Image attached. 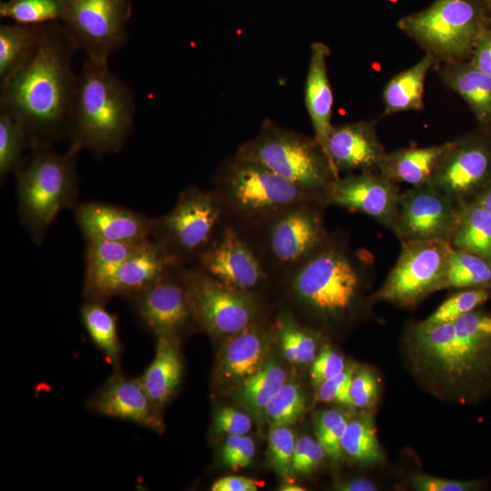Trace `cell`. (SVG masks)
Instances as JSON below:
<instances>
[{"mask_svg":"<svg viewBox=\"0 0 491 491\" xmlns=\"http://www.w3.org/2000/svg\"><path fill=\"white\" fill-rule=\"evenodd\" d=\"M78 51L61 22L47 23L32 58L0 84V111L18 120L31 149L68 136L77 82L73 56Z\"/></svg>","mask_w":491,"mask_h":491,"instance_id":"1","label":"cell"},{"mask_svg":"<svg viewBox=\"0 0 491 491\" xmlns=\"http://www.w3.org/2000/svg\"><path fill=\"white\" fill-rule=\"evenodd\" d=\"M346 367L344 357L332 349L330 346L324 345L312 361L310 368L311 381L317 387L322 383L340 375Z\"/></svg>","mask_w":491,"mask_h":491,"instance_id":"45","label":"cell"},{"mask_svg":"<svg viewBox=\"0 0 491 491\" xmlns=\"http://www.w3.org/2000/svg\"><path fill=\"white\" fill-rule=\"evenodd\" d=\"M46 24L1 25L0 84L32 58L42 41Z\"/></svg>","mask_w":491,"mask_h":491,"instance_id":"31","label":"cell"},{"mask_svg":"<svg viewBox=\"0 0 491 491\" xmlns=\"http://www.w3.org/2000/svg\"><path fill=\"white\" fill-rule=\"evenodd\" d=\"M80 320L94 346L101 352L114 370L121 369L123 346L119 338L116 316L105 302L84 300Z\"/></svg>","mask_w":491,"mask_h":491,"instance_id":"30","label":"cell"},{"mask_svg":"<svg viewBox=\"0 0 491 491\" xmlns=\"http://www.w3.org/2000/svg\"><path fill=\"white\" fill-rule=\"evenodd\" d=\"M436 62L432 55L426 53L416 64L387 82L383 90L385 115L423 109L426 77Z\"/></svg>","mask_w":491,"mask_h":491,"instance_id":"29","label":"cell"},{"mask_svg":"<svg viewBox=\"0 0 491 491\" xmlns=\"http://www.w3.org/2000/svg\"><path fill=\"white\" fill-rule=\"evenodd\" d=\"M224 224L212 190L190 185L180 192L168 212L153 217L151 239L177 265L190 266Z\"/></svg>","mask_w":491,"mask_h":491,"instance_id":"10","label":"cell"},{"mask_svg":"<svg viewBox=\"0 0 491 491\" xmlns=\"http://www.w3.org/2000/svg\"><path fill=\"white\" fill-rule=\"evenodd\" d=\"M90 412L133 423L161 434L165 430L162 410L150 399L138 377L125 376L122 369L112 375L85 402Z\"/></svg>","mask_w":491,"mask_h":491,"instance_id":"19","label":"cell"},{"mask_svg":"<svg viewBox=\"0 0 491 491\" xmlns=\"http://www.w3.org/2000/svg\"><path fill=\"white\" fill-rule=\"evenodd\" d=\"M452 141L427 184L459 205L472 200L491 177V143L479 135Z\"/></svg>","mask_w":491,"mask_h":491,"instance_id":"18","label":"cell"},{"mask_svg":"<svg viewBox=\"0 0 491 491\" xmlns=\"http://www.w3.org/2000/svg\"><path fill=\"white\" fill-rule=\"evenodd\" d=\"M325 455V450L317 440L309 436H302L296 443L292 471L301 475L309 474L321 464Z\"/></svg>","mask_w":491,"mask_h":491,"instance_id":"46","label":"cell"},{"mask_svg":"<svg viewBox=\"0 0 491 491\" xmlns=\"http://www.w3.org/2000/svg\"><path fill=\"white\" fill-rule=\"evenodd\" d=\"M374 270V258L352 247L346 233L329 232L325 243L276 287L302 314L322 323L349 318Z\"/></svg>","mask_w":491,"mask_h":491,"instance_id":"2","label":"cell"},{"mask_svg":"<svg viewBox=\"0 0 491 491\" xmlns=\"http://www.w3.org/2000/svg\"><path fill=\"white\" fill-rule=\"evenodd\" d=\"M267 457L283 477H287L292 471L293 456L296 448V436L288 426L270 427L267 437Z\"/></svg>","mask_w":491,"mask_h":491,"instance_id":"42","label":"cell"},{"mask_svg":"<svg viewBox=\"0 0 491 491\" xmlns=\"http://www.w3.org/2000/svg\"><path fill=\"white\" fill-rule=\"evenodd\" d=\"M274 332L285 357L291 363H312L317 342L314 333L302 326L286 309H280L273 322Z\"/></svg>","mask_w":491,"mask_h":491,"instance_id":"34","label":"cell"},{"mask_svg":"<svg viewBox=\"0 0 491 491\" xmlns=\"http://www.w3.org/2000/svg\"><path fill=\"white\" fill-rule=\"evenodd\" d=\"M236 155L261 164L323 201L331 183L339 177L315 137L270 119L264 120L259 133L240 145Z\"/></svg>","mask_w":491,"mask_h":491,"instance_id":"7","label":"cell"},{"mask_svg":"<svg viewBox=\"0 0 491 491\" xmlns=\"http://www.w3.org/2000/svg\"><path fill=\"white\" fill-rule=\"evenodd\" d=\"M313 417L317 441L326 455L338 460L343 455L341 442L348 424L346 416L338 409H326L316 411Z\"/></svg>","mask_w":491,"mask_h":491,"instance_id":"40","label":"cell"},{"mask_svg":"<svg viewBox=\"0 0 491 491\" xmlns=\"http://www.w3.org/2000/svg\"><path fill=\"white\" fill-rule=\"evenodd\" d=\"M412 342L423 364L458 380L481 365L491 344V316L473 310L452 322H421L414 328Z\"/></svg>","mask_w":491,"mask_h":491,"instance_id":"9","label":"cell"},{"mask_svg":"<svg viewBox=\"0 0 491 491\" xmlns=\"http://www.w3.org/2000/svg\"><path fill=\"white\" fill-rule=\"evenodd\" d=\"M0 15L19 24H45L61 20L60 0H5Z\"/></svg>","mask_w":491,"mask_h":491,"instance_id":"39","label":"cell"},{"mask_svg":"<svg viewBox=\"0 0 491 491\" xmlns=\"http://www.w3.org/2000/svg\"><path fill=\"white\" fill-rule=\"evenodd\" d=\"M210 189L220 205L225 223L240 233L297 203L323 201L261 164L236 154L216 168Z\"/></svg>","mask_w":491,"mask_h":491,"instance_id":"4","label":"cell"},{"mask_svg":"<svg viewBox=\"0 0 491 491\" xmlns=\"http://www.w3.org/2000/svg\"><path fill=\"white\" fill-rule=\"evenodd\" d=\"M279 490L281 491H305L306 488H304L301 486L286 482V483L282 484L279 486Z\"/></svg>","mask_w":491,"mask_h":491,"instance_id":"54","label":"cell"},{"mask_svg":"<svg viewBox=\"0 0 491 491\" xmlns=\"http://www.w3.org/2000/svg\"><path fill=\"white\" fill-rule=\"evenodd\" d=\"M491 286V263L467 251L453 250L446 276L445 288Z\"/></svg>","mask_w":491,"mask_h":491,"instance_id":"35","label":"cell"},{"mask_svg":"<svg viewBox=\"0 0 491 491\" xmlns=\"http://www.w3.org/2000/svg\"><path fill=\"white\" fill-rule=\"evenodd\" d=\"M148 241L123 243L102 239L85 240L84 300L101 301L102 293L115 270Z\"/></svg>","mask_w":491,"mask_h":491,"instance_id":"27","label":"cell"},{"mask_svg":"<svg viewBox=\"0 0 491 491\" xmlns=\"http://www.w3.org/2000/svg\"><path fill=\"white\" fill-rule=\"evenodd\" d=\"M306 399L298 384L286 381L265 410V419L270 427L290 426L305 412Z\"/></svg>","mask_w":491,"mask_h":491,"instance_id":"38","label":"cell"},{"mask_svg":"<svg viewBox=\"0 0 491 491\" xmlns=\"http://www.w3.org/2000/svg\"><path fill=\"white\" fill-rule=\"evenodd\" d=\"M180 338L156 337L155 356L138 379L147 396L161 410L176 393L183 376Z\"/></svg>","mask_w":491,"mask_h":491,"instance_id":"26","label":"cell"},{"mask_svg":"<svg viewBox=\"0 0 491 491\" xmlns=\"http://www.w3.org/2000/svg\"><path fill=\"white\" fill-rule=\"evenodd\" d=\"M452 143L423 147L411 145L386 153L377 171L397 184L426 185L437 171Z\"/></svg>","mask_w":491,"mask_h":491,"instance_id":"25","label":"cell"},{"mask_svg":"<svg viewBox=\"0 0 491 491\" xmlns=\"http://www.w3.org/2000/svg\"><path fill=\"white\" fill-rule=\"evenodd\" d=\"M490 296L487 288L475 287L460 291L446 301L425 321L426 325H437L455 321L464 314L475 310Z\"/></svg>","mask_w":491,"mask_h":491,"instance_id":"41","label":"cell"},{"mask_svg":"<svg viewBox=\"0 0 491 491\" xmlns=\"http://www.w3.org/2000/svg\"><path fill=\"white\" fill-rule=\"evenodd\" d=\"M460 222L459 205L429 184L401 194L393 233L400 243L450 241Z\"/></svg>","mask_w":491,"mask_h":491,"instance_id":"16","label":"cell"},{"mask_svg":"<svg viewBox=\"0 0 491 491\" xmlns=\"http://www.w3.org/2000/svg\"><path fill=\"white\" fill-rule=\"evenodd\" d=\"M224 464L234 471L246 467L256 455V444L247 435L229 436L221 448Z\"/></svg>","mask_w":491,"mask_h":491,"instance_id":"43","label":"cell"},{"mask_svg":"<svg viewBox=\"0 0 491 491\" xmlns=\"http://www.w3.org/2000/svg\"><path fill=\"white\" fill-rule=\"evenodd\" d=\"M26 148H31V143L22 124L11 115L0 111L1 183L20 167L25 158Z\"/></svg>","mask_w":491,"mask_h":491,"instance_id":"36","label":"cell"},{"mask_svg":"<svg viewBox=\"0 0 491 491\" xmlns=\"http://www.w3.org/2000/svg\"><path fill=\"white\" fill-rule=\"evenodd\" d=\"M320 200H306L279 212L241 233L275 284L306 262L326 240L325 211Z\"/></svg>","mask_w":491,"mask_h":491,"instance_id":"6","label":"cell"},{"mask_svg":"<svg viewBox=\"0 0 491 491\" xmlns=\"http://www.w3.org/2000/svg\"><path fill=\"white\" fill-rule=\"evenodd\" d=\"M135 102L108 62L85 59L77 74L67 138L70 149L96 157L118 153L134 124Z\"/></svg>","mask_w":491,"mask_h":491,"instance_id":"3","label":"cell"},{"mask_svg":"<svg viewBox=\"0 0 491 491\" xmlns=\"http://www.w3.org/2000/svg\"><path fill=\"white\" fill-rule=\"evenodd\" d=\"M486 7L478 0H436L400 18L397 27L436 62L465 61L489 25Z\"/></svg>","mask_w":491,"mask_h":491,"instance_id":"8","label":"cell"},{"mask_svg":"<svg viewBox=\"0 0 491 491\" xmlns=\"http://www.w3.org/2000/svg\"><path fill=\"white\" fill-rule=\"evenodd\" d=\"M61 24L86 59L108 62L127 40L132 0H60Z\"/></svg>","mask_w":491,"mask_h":491,"instance_id":"13","label":"cell"},{"mask_svg":"<svg viewBox=\"0 0 491 491\" xmlns=\"http://www.w3.org/2000/svg\"><path fill=\"white\" fill-rule=\"evenodd\" d=\"M274 333V324L266 318L225 337L216 360V381L240 385L259 370L267 361Z\"/></svg>","mask_w":491,"mask_h":491,"instance_id":"21","label":"cell"},{"mask_svg":"<svg viewBox=\"0 0 491 491\" xmlns=\"http://www.w3.org/2000/svg\"><path fill=\"white\" fill-rule=\"evenodd\" d=\"M411 482L416 490L421 491H466L477 486L472 481L451 480L426 475H415Z\"/></svg>","mask_w":491,"mask_h":491,"instance_id":"49","label":"cell"},{"mask_svg":"<svg viewBox=\"0 0 491 491\" xmlns=\"http://www.w3.org/2000/svg\"><path fill=\"white\" fill-rule=\"evenodd\" d=\"M355 372L352 366H346L340 375L322 383L317 386V399L323 403L353 406L350 392Z\"/></svg>","mask_w":491,"mask_h":491,"instance_id":"44","label":"cell"},{"mask_svg":"<svg viewBox=\"0 0 491 491\" xmlns=\"http://www.w3.org/2000/svg\"><path fill=\"white\" fill-rule=\"evenodd\" d=\"M329 55V48L324 43L315 42L311 45L305 85V103L313 125L314 137L326 154L327 140L333 127L331 117L334 104L327 70Z\"/></svg>","mask_w":491,"mask_h":491,"instance_id":"24","label":"cell"},{"mask_svg":"<svg viewBox=\"0 0 491 491\" xmlns=\"http://www.w3.org/2000/svg\"><path fill=\"white\" fill-rule=\"evenodd\" d=\"M386 154L375 121H357L333 125L326 155L336 174L377 170Z\"/></svg>","mask_w":491,"mask_h":491,"instance_id":"22","label":"cell"},{"mask_svg":"<svg viewBox=\"0 0 491 491\" xmlns=\"http://www.w3.org/2000/svg\"><path fill=\"white\" fill-rule=\"evenodd\" d=\"M336 489L342 491H375L377 488L369 479L356 477L340 483Z\"/></svg>","mask_w":491,"mask_h":491,"instance_id":"52","label":"cell"},{"mask_svg":"<svg viewBox=\"0 0 491 491\" xmlns=\"http://www.w3.org/2000/svg\"><path fill=\"white\" fill-rule=\"evenodd\" d=\"M401 192L397 183L377 170L349 173L336 178L326 192V205L362 213L393 231Z\"/></svg>","mask_w":491,"mask_h":491,"instance_id":"17","label":"cell"},{"mask_svg":"<svg viewBox=\"0 0 491 491\" xmlns=\"http://www.w3.org/2000/svg\"><path fill=\"white\" fill-rule=\"evenodd\" d=\"M378 383L375 374L368 368L355 372L351 385L353 406L367 408L373 405L377 396Z\"/></svg>","mask_w":491,"mask_h":491,"instance_id":"48","label":"cell"},{"mask_svg":"<svg viewBox=\"0 0 491 491\" xmlns=\"http://www.w3.org/2000/svg\"><path fill=\"white\" fill-rule=\"evenodd\" d=\"M184 279L199 329L225 338L266 319L264 299L232 289L199 268L184 267Z\"/></svg>","mask_w":491,"mask_h":491,"instance_id":"11","label":"cell"},{"mask_svg":"<svg viewBox=\"0 0 491 491\" xmlns=\"http://www.w3.org/2000/svg\"><path fill=\"white\" fill-rule=\"evenodd\" d=\"M179 267L183 266L150 239L115 270L102 293L101 302L115 296L127 298Z\"/></svg>","mask_w":491,"mask_h":491,"instance_id":"23","label":"cell"},{"mask_svg":"<svg viewBox=\"0 0 491 491\" xmlns=\"http://www.w3.org/2000/svg\"><path fill=\"white\" fill-rule=\"evenodd\" d=\"M440 75L466 102L481 127L491 132V76L466 60L445 64Z\"/></svg>","mask_w":491,"mask_h":491,"instance_id":"28","label":"cell"},{"mask_svg":"<svg viewBox=\"0 0 491 491\" xmlns=\"http://www.w3.org/2000/svg\"><path fill=\"white\" fill-rule=\"evenodd\" d=\"M485 4L486 6L491 7V0H478Z\"/></svg>","mask_w":491,"mask_h":491,"instance_id":"55","label":"cell"},{"mask_svg":"<svg viewBox=\"0 0 491 491\" xmlns=\"http://www.w3.org/2000/svg\"><path fill=\"white\" fill-rule=\"evenodd\" d=\"M341 447L344 455L357 463L371 464L383 459L370 417H359L348 422Z\"/></svg>","mask_w":491,"mask_h":491,"instance_id":"37","label":"cell"},{"mask_svg":"<svg viewBox=\"0 0 491 491\" xmlns=\"http://www.w3.org/2000/svg\"><path fill=\"white\" fill-rule=\"evenodd\" d=\"M31 150L15 173L17 211L32 241L40 246L59 213L77 204L78 153L70 148L59 153L48 145Z\"/></svg>","mask_w":491,"mask_h":491,"instance_id":"5","label":"cell"},{"mask_svg":"<svg viewBox=\"0 0 491 491\" xmlns=\"http://www.w3.org/2000/svg\"><path fill=\"white\" fill-rule=\"evenodd\" d=\"M192 266L232 289L261 299L263 293L276 287L247 240L225 223Z\"/></svg>","mask_w":491,"mask_h":491,"instance_id":"14","label":"cell"},{"mask_svg":"<svg viewBox=\"0 0 491 491\" xmlns=\"http://www.w3.org/2000/svg\"><path fill=\"white\" fill-rule=\"evenodd\" d=\"M453 250L450 241L442 239L401 243L395 266L372 298L410 307L444 289Z\"/></svg>","mask_w":491,"mask_h":491,"instance_id":"12","label":"cell"},{"mask_svg":"<svg viewBox=\"0 0 491 491\" xmlns=\"http://www.w3.org/2000/svg\"><path fill=\"white\" fill-rule=\"evenodd\" d=\"M490 289H491V286H490Z\"/></svg>","mask_w":491,"mask_h":491,"instance_id":"56","label":"cell"},{"mask_svg":"<svg viewBox=\"0 0 491 491\" xmlns=\"http://www.w3.org/2000/svg\"><path fill=\"white\" fill-rule=\"evenodd\" d=\"M126 299L142 326L155 337L180 338L182 333L199 328L185 283L184 267Z\"/></svg>","mask_w":491,"mask_h":491,"instance_id":"15","label":"cell"},{"mask_svg":"<svg viewBox=\"0 0 491 491\" xmlns=\"http://www.w3.org/2000/svg\"><path fill=\"white\" fill-rule=\"evenodd\" d=\"M286 381L285 368L271 359L239 385V400L256 420L257 425L261 426L267 405Z\"/></svg>","mask_w":491,"mask_h":491,"instance_id":"33","label":"cell"},{"mask_svg":"<svg viewBox=\"0 0 491 491\" xmlns=\"http://www.w3.org/2000/svg\"><path fill=\"white\" fill-rule=\"evenodd\" d=\"M469 61L491 76V27L489 25L480 35Z\"/></svg>","mask_w":491,"mask_h":491,"instance_id":"50","label":"cell"},{"mask_svg":"<svg viewBox=\"0 0 491 491\" xmlns=\"http://www.w3.org/2000/svg\"><path fill=\"white\" fill-rule=\"evenodd\" d=\"M74 216L85 240L141 243L151 239L153 217L100 202L76 204Z\"/></svg>","mask_w":491,"mask_h":491,"instance_id":"20","label":"cell"},{"mask_svg":"<svg viewBox=\"0 0 491 491\" xmlns=\"http://www.w3.org/2000/svg\"><path fill=\"white\" fill-rule=\"evenodd\" d=\"M458 205L460 222L450 240L451 246L491 263V214L472 200Z\"/></svg>","mask_w":491,"mask_h":491,"instance_id":"32","label":"cell"},{"mask_svg":"<svg viewBox=\"0 0 491 491\" xmlns=\"http://www.w3.org/2000/svg\"><path fill=\"white\" fill-rule=\"evenodd\" d=\"M213 426L217 434L229 436L247 435L252 428L251 416L236 408L224 406L216 410Z\"/></svg>","mask_w":491,"mask_h":491,"instance_id":"47","label":"cell"},{"mask_svg":"<svg viewBox=\"0 0 491 491\" xmlns=\"http://www.w3.org/2000/svg\"><path fill=\"white\" fill-rule=\"evenodd\" d=\"M258 483L241 476H227L216 479L211 486L212 491H256Z\"/></svg>","mask_w":491,"mask_h":491,"instance_id":"51","label":"cell"},{"mask_svg":"<svg viewBox=\"0 0 491 491\" xmlns=\"http://www.w3.org/2000/svg\"><path fill=\"white\" fill-rule=\"evenodd\" d=\"M472 201L478 203L491 214V177L472 198Z\"/></svg>","mask_w":491,"mask_h":491,"instance_id":"53","label":"cell"}]
</instances>
